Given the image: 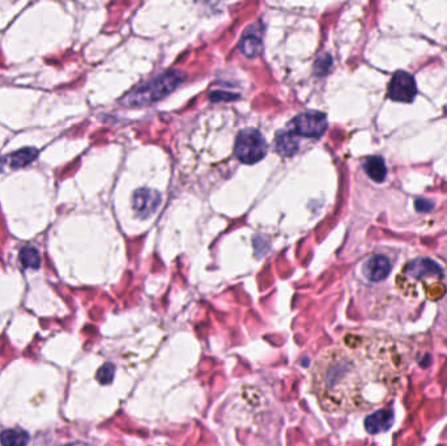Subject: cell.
<instances>
[{
    "mask_svg": "<svg viewBox=\"0 0 447 446\" xmlns=\"http://www.w3.org/2000/svg\"><path fill=\"white\" fill-rule=\"evenodd\" d=\"M388 97L399 102H412L417 94V87L413 76L408 72L398 71L388 84Z\"/></svg>",
    "mask_w": 447,
    "mask_h": 446,
    "instance_id": "obj_5",
    "label": "cell"
},
{
    "mask_svg": "<svg viewBox=\"0 0 447 446\" xmlns=\"http://www.w3.org/2000/svg\"><path fill=\"white\" fill-rule=\"evenodd\" d=\"M239 48L241 51L250 58H254L260 54L262 51V41L255 35H248L244 37L239 42Z\"/></svg>",
    "mask_w": 447,
    "mask_h": 446,
    "instance_id": "obj_15",
    "label": "cell"
},
{
    "mask_svg": "<svg viewBox=\"0 0 447 446\" xmlns=\"http://www.w3.org/2000/svg\"><path fill=\"white\" fill-rule=\"evenodd\" d=\"M291 126L294 135L318 138L327 129V119L323 113L307 112L294 118Z\"/></svg>",
    "mask_w": 447,
    "mask_h": 446,
    "instance_id": "obj_4",
    "label": "cell"
},
{
    "mask_svg": "<svg viewBox=\"0 0 447 446\" xmlns=\"http://www.w3.org/2000/svg\"><path fill=\"white\" fill-rule=\"evenodd\" d=\"M3 446H25L29 443V435L23 429H7L0 435Z\"/></svg>",
    "mask_w": 447,
    "mask_h": 446,
    "instance_id": "obj_13",
    "label": "cell"
},
{
    "mask_svg": "<svg viewBox=\"0 0 447 446\" xmlns=\"http://www.w3.org/2000/svg\"><path fill=\"white\" fill-rule=\"evenodd\" d=\"M332 64V58L329 55H322L320 58L316 62V72L317 75H326L329 72V67Z\"/></svg>",
    "mask_w": 447,
    "mask_h": 446,
    "instance_id": "obj_17",
    "label": "cell"
},
{
    "mask_svg": "<svg viewBox=\"0 0 447 446\" xmlns=\"http://www.w3.org/2000/svg\"><path fill=\"white\" fill-rule=\"evenodd\" d=\"M414 207H416V211L429 212L433 210L435 204H433V202H429V200L420 198V199H417L414 202Z\"/></svg>",
    "mask_w": 447,
    "mask_h": 446,
    "instance_id": "obj_18",
    "label": "cell"
},
{
    "mask_svg": "<svg viewBox=\"0 0 447 446\" xmlns=\"http://www.w3.org/2000/svg\"><path fill=\"white\" fill-rule=\"evenodd\" d=\"M394 423V413L391 410H381L369 415L365 420V428L370 435H376L387 431Z\"/></svg>",
    "mask_w": 447,
    "mask_h": 446,
    "instance_id": "obj_9",
    "label": "cell"
},
{
    "mask_svg": "<svg viewBox=\"0 0 447 446\" xmlns=\"http://www.w3.org/2000/svg\"><path fill=\"white\" fill-rule=\"evenodd\" d=\"M19 259L21 262L25 269H39L41 266V256L38 253V250L35 247H24L21 250H20V254H19Z\"/></svg>",
    "mask_w": 447,
    "mask_h": 446,
    "instance_id": "obj_14",
    "label": "cell"
},
{
    "mask_svg": "<svg viewBox=\"0 0 447 446\" xmlns=\"http://www.w3.org/2000/svg\"><path fill=\"white\" fill-rule=\"evenodd\" d=\"M267 152V144L258 130L241 131L235 141V156L245 164H255Z\"/></svg>",
    "mask_w": 447,
    "mask_h": 446,
    "instance_id": "obj_3",
    "label": "cell"
},
{
    "mask_svg": "<svg viewBox=\"0 0 447 446\" xmlns=\"http://www.w3.org/2000/svg\"><path fill=\"white\" fill-rule=\"evenodd\" d=\"M404 274L412 279H423V278H435L441 276V267L432 259L420 258L412 260L411 263L404 269Z\"/></svg>",
    "mask_w": 447,
    "mask_h": 446,
    "instance_id": "obj_7",
    "label": "cell"
},
{
    "mask_svg": "<svg viewBox=\"0 0 447 446\" xmlns=\"http://www.w3.org/2000/svg\"><path fill=\"white\" fill-rule=\"evenodd\" d=\"M391 271V263L383 256H374L367 259L364 265V275L372 282H381L386 279Z\"/></svg>",
    "mask_w": 447,
    "mask_h": 446,
    "instance_id": "obj_8",
    "label": "cell"
},
{
    "mask_svg": "<svg viewBox=\"0 0 447 446\" xmlns=\"http://www.w3.org/2000/svg\"><path fill=\"white\" fill-rule=\"evenodd\" d=\"M183 73V72H182ZM176 71L166 72L153 82L129 93L126 98L129 105H147L173 92L183 80V75Z\"/></svg>",
    "mask_w": 447,
    "mask_h": 446,
    "instance_id": "obj_2",
    "label": "cell"
},
{
    "mask_svg": "<svg viewBox=\"0 0 447 446\" xmlns=\"http://www.w3.org/2000/svg\"><path fill=\"white\" fill-rule=\"evenodd\" d=\"M293 132H279L275 139V147L282 156H292L298 151V141Z\"/></svg>",
    "mask_w": 447,
    "mask_h": 446,
    "instance_id": "obj_12",
    "label": "cell"
},
{
    "mask_svg": "<svg viewBox=\"0 0 447 446\" xmlns=\"http://www.w3.org/2000/svg\"><path fill=\"white\" fill-rule=\"evenodd\" d=\"M410 365L407 341L382 331H349L319 353L310 390L325 412L369 411L396 395Z\"/></svg>",
    "mask_w": 447,
    "mask_h": 446,
    "instance_id": "obj_1",
    "label": "cell"
},
{
    "mask_svg": "<svg viewBox=\"0 0 447 446\" xmlns=\"http://www.w3.org/2000/svg\"><path fill=\"white\" fill-rule=\"evenodd\" d=\"M161 203V195L151 188H140L134 194L132 207L138 216L147 219L153 215Z\"/></svg>",
    "mask_w": 447,
    "mask_h": 446,
    "instance_id": "obj_6",
    "label": "cell"
},
{
    "mask_svg": "<svg viewBox=\"0 0 447 446\" xmlns=\"http://www.w3.org/2000/svg\"><path fill=\"white\" fill-rule=\"evenodd\" d=\"M114 372H116V368L113 364H105L102 365L98 372H97V380L100 384L102 385H107L113 381L114 378Z\"/></svg>",
    "mask_w": 447,
    "mask_h": 446,
    "instance_id": "obj_16",
    "label": "cell"
},
{
    "mask_svg": "<svg viewBox=\"0 0 447 446\" xmlns=\"http://www.w3.org/2000/svg\"><path fill=\"white\" fill-rule=\"evenodd\" d=\"M37 154H38V151L35 148H24L17 152L6 156L4 160L8 163L11 169H19V168H24V166L33 163Z\"/></svg>",
    "mask_w": 447,
    "mask_h": 446,
    "instance_id": "obj_11",
    "label": "cell"
},
{
    "mask_svg": "<svg viewBox=\"0 0 447 446\" xmlns=\"http://www.w3.org/2000/svg\"><path fill=\"white\" fill-rule=\"evenodd\" d=\"M366 175L370 177V179L376 182H383L387 176V168L382 157L379 156H372L369 157L364 164Z\"/></svg>",
    "mask_w": 447,
    "mask_h": 446,
    "instance_id": "obj_10",
    "label": "cell"
}]
</instances>
